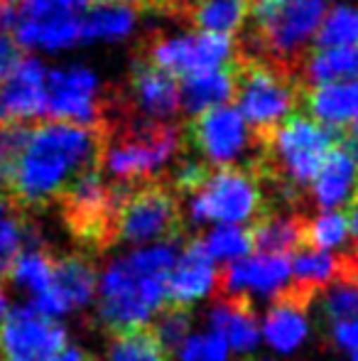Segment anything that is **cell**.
Wrapping results in <instances>:
<instances>
[{
    "mask_svg": "<svg viewBox=\"0 0 358 361\" xmlns=\"http://www.w3.org/2000/svg\"><path fill=\"white\" fill-rule=\"evenodd\" d=\"M324 15L326 0H250L236 49L300 74Z\"/></svg>",
    "mask_w": 358,
    "mask_h": 361,
    "instance_id": "cell-3",
    "label": "cell"
},
{
    "mask_svg": "<svg viewBox=\"0 0 358 361\" xmlns=\"http://www.w3.org/2000/svg\"><path fill=\"white\" fill-rule=\"evenodd\" d=\"M52 271H54V256L47 248L39 246L37 233H34V228H32L27 241H25L23 251L10 263L8 278L15 286L32 290V295H34L52 283Z\"/></svg>",
    "mask_w": 358,
    "mask_h": 361,
    "instance_id": "cell-25",
    "label": "cell"
},
{
    "mask_svg": "<svg viewBox=\"0 0 358 361\" xmlns=\"http://www.w3.org/2000/svg\"><path fill=\"white\" fill-rule=\"evenodd\" d=\"M54 293L62 298L64 307L82 310L94 302L96 290H98V273L94 261L82 253H69V256L54 258L52 283Z\"/></svg>",
    "mask_w": 358,
    "mask_h": 361,
    "instance_id": "cell-19",
    "label": "cell"
},
{
    "mask_svg": "<svg viewBox=\"0 0 358 361\" xmlns=\"http://www.w3.org/2000/svg\"><path fill=\"white\" fill-rule=\"evenodd\" d=\"M358 187L356 160L339 143L326 152L319 172L312 180L307 200L317 209H344Z\"/></svg>",
    "mask_w": 358,
    "mask_h": 361,
    "instance_id": "cell-15",
    "label": "cell"
},
{
    "mask_svg": "<svg viewBox=\"0 0 358 361\" xmlns=\"http://www.w3.org/2000/svg\"><path fill=\"white\" fill-rule=\"evenodd\" d=\"M25 54H27V49H25V44L15 37V32L0 30V81L18 67L20 59H23Z\"/></svg>",
    "mask_w": 358,
    "mask_h": 361,
    "instance_id": "cell-34",
    "label": "cell"
},
{
    "mask_svg": "<svg viewBox=\"0 0 358 361\" xmlns=\"http://www.w3.org/2000/svg\"><path fill=\"white\" fill-rule=\"evenodd\" d=\"M305 219L307 214L302 209H268L248 226L253 251L292 256L302 246Z\"/></svg>",
    "mask_w": 358,
    "mask_h": 361,
    "instance_id": "cell-18",
    "label": "cell"
},
{
    "mask_svg": "<svg viewBox=\"0 0 358 361\" xmlns=\"http://www.w3.org/2000/svg\"><path fill=\"white\" fill-rule=\"evenodd\" d=\"M231 74L234 96L231 104L238 106L260 140L268 138V133L280 123L285 116L302 109V84L300 74L282 67L277 62L253 57L236 49L226 62Z\"/></svg>",
    "mask_w": 358,
    "mask_h": 361,
    "instance_id": "cell-5",
    "label": "cell"
},
{
    "mask_svg": "<svg viewBox=\"0 0 358 361\" xmlns=\"http://www.w3.org/2000/svg\"><path fill=\"white\" fill-rule=\"evenodd\" d=\"M5 312H8V295H5L3 286H0V319L5 317Z\"/></svg>",
    "mask_w": 358,
    "mask_h": 361,
    "instance_id": "cell-41",
    "label": "cell"
},
{
    "mask_svg": "<svg viewBox=\"0 0 358 361\" xmlns=\"http://www.w3.org/2000/svg\"><path fill=\"white\" fill-rule=\"evenodd\" d=\"M344 209H346V216H349V228H351V238H349L351 248H346V251H351L358 258V187Z\"/></svg>",
    "mask_w": 358,
    "mask_h": 361,
    "instance_id": "cell-38",
    "label": "cell"
},
{
    "mask_svg": "<svg viewBox=\"0 0 358 361\" xmlns=\"http://www.w3.org/2000/svg\"><path fill=\"white\" fill-rule=\"evenodd\" d=\"M181 197L165 175L133 180L115 216V243H155L174 241L184 233Z\"/></svg>",
    "mask_w": 358,
    "mask_h": 361,
    "instance_id": "cell-8",
    "label": "cell"
},
{
    "mask_svg": "<svg viewBox=\"0 0 358 361\" xmlns=\"http://www.w3.org/2000/svg\"><path fill=\"white\" fill-rule=\"evenodd\" d=\"M351 354H354V357H351V361H358V349H356V352H351Z\"/></svg>",
    "mask_w": 358,
    "mask_h": 361,
    "instance_id": "cell-42",
    "label": "cell"
},
{
    "mask_svg": "<svg viewBox=\"0 0 358 361\" xmlns=\"http://www.w3.org/2000/svg\"><path fill=\"white\" fill-rule=\"evenodd\" d=\"M179 361H229V342L219 332L189 334L179 344Z\"/></svg>",
    "mask_w": 358,
    "mask_h": 361,
    "instance_id": "cell-32",
    "label": "cell"
},
{
    "mask_svg": "<svg viewBox=\"0 0 358 361\" xmlns=\"http://www.w3.org/2000/svg\"><path fill=\"white\" fill-rule=\"evenodd\" d=\"M34 121H0V190H8L15 162Z\"/></svg>",
    "mask_w": 358,
    "mask_h": 361,
    "instance_id": "cell-31",
    "label": "cell"
},
{
    "mask_svg": "<svg viewBox=\"0 0 358 361\" xmlns=\"http://www.w3.org/2000/svg\"><path fill=\"white\" fill-rule=\"evenodd\" d=\"M135 52L158 67L167 69L170 74L181 76L226 64L234 54V37L221 32H204V30L167 37L162 30H150L148 35H143Z\"/></svg>",
    "mask_w": 358,
    "mask_h": 361,
    "instance_id": "cell-9",
    "label": "cell"
},
{
    "mask_svg": "<svg viewBox=\"0 0 358 361\" xmlns=\"http://www.w3.org/2000/svg\"><path fill=\"white\" fill-rule=\"evenodd\" d=\"M106 126L79 123L42 116L30 135L10 175L8 192L25 207L47 209L79 180L103 167Z\"/></svg>",
    "mask_w": 358,
    "mask_h": 361,
    "instance_id": "cell-1",
    "label": "cell"
},
{
    "mask_svg": "<svg viewBox=\"0 0 358 361\" xmlns=\"http://www.w3.org/2000/svg\"><path fill=\"white\" fill-rule=\"evenodd\" d=\"M91 357L84 349L79 347H64L62 352H57L54 357H49L47 361H89Z\"/></svg>",
    "mask_w": 358,
    "mask_h": 361,
    "instance_id": "cell-39",
    "label": "cell"
},
{
    "mask_svg": "<svg viewBox=\"0 0 358 361\" xmlns=\"http://www.w3.org/2000/svg\"><path fill=\"white\" fill-rule=\"evenodd\" d=\"M209 248V253L214 256V261H236L243 258L248 253H253V241H250L248 226L241 224H219L216 228H211L206 236H201Z\"/></svg>",
    "mask_w": 358,
    "mask_h": 361,
    "instance_id": "cell-29",
    "label": "cell"
},
{
    "mask_svg": "<svg viewBox=\"0 0 358 361\" xmlns=\"http://www.w3.org/2000/svg\"><path fill=\"white\" fill-rule=\"evenodd\" d=\"M336 143L344 147L358 165V118L351 121V123H346L344 128H339V140H336Z\"/></svg>",
    "mask_w": 358,
    "mask_h": 361,
    "instance_id": "cell-37",
    "label": "cell"
},
{
    "mask_svg": "<svg viewBox=\"0 0 358 361\" xmlns=\"http://www.w3.org/2000/svg\"><path fill=\"white\" fill-rule=\"evenodd\" d=\"M302 111L329 128H344L358 118V76L305 86Z\"/></svg>",
    "mask_w": 358,
    "mask_h": 361,
    "instance_id": "cell-16",
    "label": "cell"
},
{
    "mask_svg": "<svg viewBox=\"0 0 358 361\" xmlns=\"http://www.w3.org/2000/svg\"><path fill=\"white\" fill-rule=\"evenodd\" d=\"M67 347V329L57 317L37 312L32 305L8 310L0 319V357L13 361H47Z\"/></svg>",
    "mask_w": 358,
    "mask_h": 361,
    "instance_id": "cell-10",
    "label": "cell"
},
{
    "mask_svg": "<svg viewBox=\"0 0 358 361\" xmlns=\"http://www.w3.org/2000/svg\"><path fill=\"white\" fill-rule=\"evenodd\" d=\"M0 361H13V359H5V357H0Z\"/></svg>",
    "mask_w": 358,
    "mask_h": 361,
    "instance_id": "cell-44",
    "label": "cell"
},
{
    "mask_svg": "<svg viewBox=\"0 0 358 361\" xmlns=\"http://www.w3.org/2000/svg\"><path fill=\"white\" fill-rule=\"evenodd\" d=\"M181 140L189 155L204 160L211 167L243 165L253 167L258 162L263 140L245 121L238 106H211L189 116L181 123Z\"/></svg>",
    "mask_w": 358,
    "mask_h": 361,
    "instance_id": "cell-7",
    "label": "cell"
},
{
    "mask_svg": "<svg viewBox=\"0 0 358 361\" xmlns=\"http://www.w3.org/2000/svg\"><path fill=\"white\" fill-rule=\"evenodd\" d=\"M216 261L206 248L204 238L196 236L177 253V261L167 278V298L165 305H184L191 307L196 300L206 298L216 288Z\"/></svg>",
    "mask_w": 358,
    "mask_h": 361,
    "instance_id": "cell-14",
    "label": "cell"
},
{
    "mask_svg": "<svg viewBox=\"0 0 358 361\" xmlns=\"http://www.w3.org/2000/svg\"><path fill=\"white\" fill-rule=\"evenodd\" d=\"M30 231L27 209L8 190H0V278L8 276L10 263L23 251Z\"/></svg>",
    "mask_w": 358,
    "mask_h": 361,
    "instance_id": "cell-24",
    "label": "cell"
},
{
    "mask_svg": "<svg viewBox=\"0 0 358 361\" xmlns=\"http://www.w3.org/2000/svg\"><path fill=\"white\" fill-rule=\"evenodd\" d=\"M358 44V10L351 5H336L321 18L309 49L354 47Z\"/></svg>",
    "mask_w": 358,
    "mask_h": 361,
    "instance_id": "cell-28",
    "label": "cell"
},
{
    "mask_svg": "<svg viewBox=\"0 0 358 361\" xmlns=\"http://www.w3.org/2000/svg\"><path fill=\"white\" fill-rule=\"evenodd\" d=\"M231 96H234V86H231L226 64L179 76V111L186 116H194L219 104H231Z\"/></svg>",
    "mask_w": 358,
    "mask_h": 361,
    "instance_id": "cell-21",
    "label": "cell"
},
{
    "mask_svg": "<svg viewBox=\"0 0 358 361\" xmlns=\"http://www.w3.org/2000/svg\"><path fill=\"white\" fill-rule=\"evenodd\" d=\"M250 361H270V359H250Z\"/></svg>",
    "mask_w": 358,
    "mask_h": 361,
    "instance_id": "cell-43",
    "label": "cell"
},
{
    "mask_svg": "<svg viewBox=\"0 0 358 361\" xmlns=\"http://www.w3.org/2000/svg\"><path fill=\"white\" fill-rule=\"evenodd\" d=\"M135 15L130 8L110 0H94L82 15V39L91 37H123L130 32Z\"/></svg>",
    "mask_w": 358,
    "mask_h": 361,
    "instance_id": "cell-26",
    "label": "cell"
},
{
    "mask_svg": "<svg viewBox=\"0 0 358 361\" xmlns=\"http://www.w3.org/2000/svg\"><path fill=\"white\" fill-rule=\"evenodd\" d=\"M179 238L143 243L108 263L98 278V317L108 332L148 324L167 298V278L177 261Z\"/></svg>",
    "mask_w": 358,
    "mask_h": 361,
    "instance_id": "cell-2",
    "label": "cell"
},
{
    "mask_svg": "<svg viewBox=\"0 0 358 361\" xmlns=\"http://www.w3.org/2000/svg\"><path fill=\"white\" fill-rule=\"evenodd\" d=\"M356 47H358V44H356Z\"/></svg>",
    "mask_w": 358,
    "mask_h": 361,
    "instance_id": "cell-46",
    "label": "cell"
},
{
    "mask_svg": "<svg viewBox=\"0 0 358 361\" xmlns=\"http://www.w3.org/2000/svg\"><path fill=\"white\" fill-rule=\"evenodd\" d=\"M351 228L346 209H321L314 219H305V231H302V246L321 248V251H339L349 246Z\"/></svg>",
    "mask_w": 358,
    "mask_h": 361,
    "instance_id": "cell-27",
    "label": "cell"
},
{
    "mask_svg": "<svg viewBox=\"0 0 358 361\" xmlns=\"http://www.w3.org/2000/svg\"><path fill=\"white\" fill-rule=\"evenodd\" d=\"M89 361H94V359H89Z\"/></svg>",
    "mask_w": 358,
    "mask_h": 361,
    "instance_id": "cell-45",
    "label": "cell"
},
{
    "mask_svg": "<svg viewBox=\"0 0 358 361\" xmlns=\"http://www.w3.org/2000/svg\"><path fill=\"white\" fill-rule=\"evenodd\" d=\"M110 3L125 5L135 13H150V15H170V0H110Z\"/></svg>",
    "mask_w": 358,
    "mask_h": 361,
    "instance_id": "cell-36",
    "label": "cell"
},
{
    "mask_svg": "<svg viewBox=\"0 0 358 361\" xmlns=\"http://www.w3.org/2000/svg\"><path fill=\"white\" fill-rule=\"evenodd\" d=\"M292 276L290 256L280 253H258L229 261L226 268L216 278V293L219 298H231V295H268L275 298L282 288L287 286Z\"/></svg>",
    "mask_w": 358,
    "mask_h": 361,
    "instance_id": "cell-11",
    "label": "cell"
},
{
    "mask_svg": "<svg viewBox=\"0 0 358 361\" xmlns=\"http://www.w3.org/2000/svg\"><path fill=\"white\" fill-rule=\"evenodd\" d=\"M158 337L162 339V344L174 352L179 349V344L189 337V327H191V307L184 305H162V314L160 319L153 324Z\"/></svg>",
    "mask_w": 358,
    "mask_h": 361,
    "instance_id": "cell-33",
    "label": "cell"
},
{
    "mask_svg": "<svg viewBox=\"0 0 358 361\" xmlns=\"http://www.w3.org/2000/svg\"><path fill=\"white\" fill-rule=\"evenodd\" d=\"M275 302L265 314V322L260 327L265 342L270 344L275 352L280 354H290L300 347L307 339V332H309V324H307V305L297 302L290 295L277 293Z\"/></svg>",
    "mask_w": 358,
    "mask_h": 361,
    "instance_id": "cell-20",
    "label": "cell"
},
{
    "mask_svg": "<svg viewBox=\"0 0 358 361\" xmlns=\"http://www.w3.org/2000/svg\"><path fill=\"white\" fill-rule=\"evenodd\" d=\"M47 72L42 62L25 54L0 81V121H37L47 109Z\"/></svg>",
    "mask_w": 358,
    "mask_h": 361,
    "instance_id": "cell-13",
    "label": "cell"
},
{
    "mask_svg": "<svg viewBox=\"0 0 358 361\" xmlns=\"http://www.w3.org/2000/svg\"><path fill=\"white\" fill-rule=\"evenodd\" d=\"M44 84H47L44 116L79 121V123H101V89L89 69H57L47 74Z\"/></svg>",
    "mask_w": 358,
    "mask_h": 361,
    "instance_id": "cell-12",
    "label": "cell"
},
{
    "mask_svg": "<svg viewBox=\"0 0 358 361\" xmlns=\"http://www.w3.org/2000/svg\"><path fill=\"white\" fill-rule=\"evenodd\" d=\"M103 170L113 180H140L162 175L184 150L181 126L133 114H115L103 121Z\"/></svg>",
    "mask_w": 358,
    "mask_h": 361,
    "instance_id": "cell-4",
    "label": "cell"
},
{
    "mask_svg": "<svg viewBox=\"0 0 358 361\" xmlns=\"http://www.w3.org/2000/svg\"><path fill=\"white\" fill-rule=\"evenodd\" d=\"M209 324L214 332L224 334L229 347L236 352H253L263 337L253 310V300L248 295L219 298V302L209 314Z\"/></svg>",
    "mask_w": 358,
    "mask_h": 361,
    "instance_id": "cell-17",
    "label": "cell"
},
{
    "mask_svg": "<svg viewBox=\"0 0 358 361\" xmlns=\"http://www.w3.org/2000/svg\"><path fill=\"white\" fill-rule=\"evenodd\" d=\"M250 0H189L177 23L191 30L221 35H238L248 18Z\"/></svg>",
    "mask_w": 358,
    "mask_h": 361,
    "instance_id": "cell-22",
    "label": "cell"
},
{
    "mask_svg": "<svg viewBox=\"0 0 358 361\" xmlns=\"http://www.w3.org/2000/svg\"><path fill=\"white\" fill-rule=\"evenodd\" d=\"M334 342L339 344V347L349 349V352H356L358 349V314L334 324Z\"/></svg>",
    "mask_w": 358,
    "mask_h": 361,
    "instance_id": "cell-35",
    "label": "cell"
},
{
    "mask_svg": "<svg viewBox=\"0 0 358 361\" xmlns=\"http://www.w3.org/2000/svg\"><path fill=\"white\" fill-rule=\"evenodd\" d=\"M106 361H170V349L148 322L113 332Z\"/></svg>",
    "mask_w": 358,
    "mask_h": 361,
    "instance_id": "cell-23",
    "label": "cell"
},
{
    "mask_svg": "<svg viewBox=\"0 0 358 361\" xmlns=\"http://www.w3.org/2000/svg\"><path fill=\"white\" fill-rule=\"evenodd\" d=\"M189 219L194 224H253L272 209L265 185L253 167H211L206 180L189 195Z\"/></svg>",
    "mask_w": 358,
    "mask_h": 361,
    "instance_id": "cell-6",
    "label": "cell"
},
{
    "mask_svg": "<svg viewBox=\"0 0 358 361\" xmlns=\"http://www.w3.org/2000/svg\"><path fill=\"white\" fill-rule=\"evenodd\" d=\"M186 3H189V0H170V18L179 20V15H181V10H184Z\"/></svg>",
    "mask_w": 358,
    "mask_h": 361,
    "instance_id": "cell-40",
    "label": "cell"
},
{
    "mask_svg": "<svg viewBox=\"0 0 358 361\" xmlns=\"http://www.w3.org/2000/svg\"><path fill=\"white\" fill-rule=\"evenodd\" d=\"M324 300H321V312L326 322L336 324L341 319H351L358 314V276L336 278L326 286Z\"/></svg>",
    "mask_w": 358,
    "mask_h": 361,
    "instance_id": "cell-30",
    "label": "cell"
}]
</instances>
